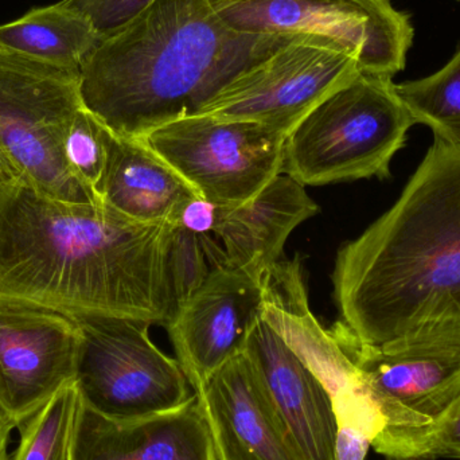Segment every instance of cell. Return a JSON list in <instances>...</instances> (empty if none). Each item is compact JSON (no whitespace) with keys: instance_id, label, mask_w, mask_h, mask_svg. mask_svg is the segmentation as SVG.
Listing matches in <instances>:
<instances>
[{"instance_id":"1","label":"cell","mask_w":460,"mask_h":460,"mask_svg":"<svg viewBox=\"0 0 460 460\" xmlns=\"http://www.w3.org/2000/svg\"><path fill=\"white\" fill-rule=\"evenodd\" d=\"M175 233L18 178L0 188V305L166 326L177 307Z\"/></svg>"},{"instance_id":"2","label":"cell","mask_w":460,"mask_h":460,"mask_svg":"<svg viewBox=\"0 0 460 460\" xmlns=\"http://www.w3.org/2000/svg\"><path fill=\"white\" fill-rule=\"evenodd\" d=\"M342 323L381 345L460 314V147L434 140L396 204L343 243L332 273Z\"/></svg>"},{"instance_id":"3","label":"cell","mask_w":460,"mask_h":460,"mask_svg":"<svg viewBox=\"0 0 460 460\" xmlns=\"http://www.w3.org/2000/svg\"><path fill=\"white\" fill-rule=\"evenodd\" d=\"M296 37L234 31L210 0H156L84 62L81 100L113 135L145 139L199 113L233 78Z\"/></svg>"},{"instance_id":"4","label":"cell","mask_w":460,"mask_h":460,"mask_svg":"<svg viewBox=\"0 0 460 460\" xmlns=\"http://www.w3.org/2000/svg\"><path fill=\"white\" fill-rule=\"evenodd\" d=\"M415 124L394 77L361 72L286 137L281 174L303 186L385 180Z\"/></svg>"},{"instance_id":"5","label":"cell","mask_w":460,"mask_h":460,"mask_svg":"<svg viewBox=\"0 0 460 460\" xmlns=\"http://www.w3.org/2000/svg\"><path fill=\"white\" fill-rule=\"evenodd\" d=\"M81 70L0 48V153L21 180L73 204L102 202L70 172L62 146L78 111Z\"/></svg>"},{"instance_id":"6","label":"cell","mask_w":460,"mask_h":460,"mask_svg":"<svg viewBox=\"0 0 460 460\" xmlns=\"http://www.w3.org/2000/svg\"><path fill=\"white\" fill-rule=\"evenodd\" d=\"M329 332L377 405L384 429L423 426L459 394L460 314L426 322L381 345L362 342L341 321Z\"/></svg>"},{"instance_id":"7","label":"cell","mask_w":460,"mask_h":460,"mask_svg":"<svg viewBox=\"0 0 460 460\" xmlns=\"http://www.w3.org/2000/svg\"><path fill=\"white\" fill-rule=\"evenodd\" d=\"M81 332L77 383L86 405L118 420L182 407L194 396L180 362L151 341L147 322L75 318Z\"/></svg>"},{"instance_id":"8","label":"cell","mask_w":460,"mask_h":460,"mask_svg":"<svg viewBox=\"0 0 460 460\" xmlns=\"http://www.w3.org/2000/svg\"><path fill=\"white\" fill-rule=\"evenodd\" d=\"M230 29L243 34L315 35L337 43L362 73L394 77L412 48L410 15L392 0H210Z\"/></svg>"},{"instance_id":"9","label":"cell","mask_w":460,"mask_h":460,"mask_svg":"<svg viewBox=\"0 0 460 460\" xmlns=\"http://www.w3.org/2000/svg\"><path fill=\"white\" fill-rule=\"evenodd\" d=\"M145 139L202 199L232 208L281 174L286 137L253 121L191 115Z\"/></svg>"},{"instance_id":"10","label":"cell","mask_w":460,"mask_h":460,"mask_svg":"<svg viewBox=\"0 0 460 460\" xmlns=\"http://www.w3.org/2000/svg\"><path fill=\"white\" fill-rule=\"evenodd\" d=\"M359 73L356 57L337 43L300 35L233 78L196 115L253 121L287 137Z\"/></svg>"},{"instance_id":"11","label":"cell","mask_w":460,"mask_h":460,"mask_svg":"<svg viewBox=\"0 0 460 460\" xmlns=\"http://www.w3.org/2000/svg\"><path fill=\"white\" fill-rule=\"evenodd\" d=\"M81 332L53 311L0 305V415L18 429L77 377Z\"/></svg>"},{"instance_id":"12","label":"cell","mask_w":460,"mask_h":460,"mask_svg":"<svg viewBox=\"0 0 460 460\" xmlns=\"http://www.w3.org/2000/svg\"><path fill=\"white\" fill-rule=\"evenodd\" d=\"M261 310V283L232 267L213 268L202 286L178 303L167 332L194 394L243 353Z\"/></svg>"},{"instance_id":"13","label":"cell","mask_w":460,"mask_h":460,"mask_svg":"<svg viewBox=\"0 0 460 460\" xmlns=\"http://www.w3.org/2000/svg\"><path fill=\"white\" fill-rule=\"evenodd\" d=\"M261 315L310 367L332 396L337 423L380 415L356 367L308 307L299 257H281L261 280Z\"/></svg>"},{"instance_id":"14","label":"cell","mask_w":460,"mask_h":460,"mask_svg":"<svg viewBox=\"0 0 460 460\" xmlns=\"http://www.w3.org/2000/svg\"><path fill=\"white\" fill-rule=\"evenodd\" d=\"M196 394L218 460H305L243 351Z\"/></svg>"},{"instance_id":"15","label":"cell","mask_w":460,"mask_h":460,"mask_svg":"<svg viewBox=\"0 0 460 460\" xmlns=\"http://www.w3.org/2000/svg\"><path fill=\"white\" fill-rule=\"evenodd\" d=\"M70 460H218L199 397L169 412L118 420L80 399Z\"/></svg>"},{"instance_id":"16","label":"cell","mask_w":460,"mask_h":460,"mask_svg":"<svg viewBox=\"0 0 460 460\" xmlns=\"http://www.w3.org/2000/svg\"><path fill=\"white\" fill-rule=\"evenodd\" d=\"M243 353L256 367L305 460H334L337 419L332 396L310 367L260 315Z\"/></svg>"},{"instance_id":"17","label":"cell","mask_w":460,"mask_h":460,"mask_svg":"<svg viewBox=\"0 0 460 460\" xmlns=\"http://www.w3.org/2000/svg\"><path fill=\"white\" fill-rule=\"evenodd\" d=\"M318 213L319 205L305 186L279 174L251 201L218 207L215 235L229 267L261 283L267 270L281 259L289 234Z\"/></svg>"},{"instance_id":"18","label":"cell","mask_w":460,"mask_h":460,"mask_svg":"<svg viewBox=\"0 0 460 460\" xmlns=\"http://www.w3.org/2000/svg\"><path fill=\"white\" fill-rule=\"evenodd\" d=\"M97 196L127 217L172 226H178L183 209L201 197L146 139L121 137L112 132Z\"/></svg>"},{"instance_id":"19","label":"cell","mask_w":460,"mask_h":460,"mask_svg":"<svg viewBox=\"0 0 460 460\" xmlns=\"http://www.w3.org/2000/svg\"><path fill=\"white\" fill-rule=\"evenodd\" d=\"M102 40L88 18L61 2L0 24V48L64 69L81 70Z\"/></svg>"},{"instance_id":"20","label":"cell","mask_w":460,"mask_h":460,"mask_svg":"<svg viewBox=\"0 0 460 460\" xmlns=\"http://www.w3.org/2000/svg\"><path fill=\"white\" fill-rule=\"evenodd\" d=\"M416 124L429 127L434 140L460 147V49L434 75L396 84Z\"/></svg>"},{"instance_id":"21","label":"cell","mask_w":460,"mask_h":460,"mask_svg":"<svg viewBox=\"0 0 460 460\" xmlns=\"http://www.w3.org/2000/svg\"><path fill=\"white\" fill-rule=\"evenodd\" d=\"M80 399L75 381L54 394L18 427L21 438L10 460H70Z\"/></svg>"},{"instance_id":"22","label":"cell","mask_w":460,"mask_h":460,"mask_svg":"<svg viewBox=\"0 0 460 460\" xmlns=\"http://www.w3.org/2000/svg\"><path fill=\"white\" fill-rule=\"evenodd\" d=\"M372 447L394 460L460 459V392L429 423L410 429H384Z\"/></svg>"},{"instance_id":"23","label":"cell","mask_w":460,"mask_h":460,"mask_svg":"<svg viewBox=\"0 0 460 460\" xmlns=\"http://www.w3.org/2000/svg\"><path fill=\"white\" fill-rule=\"evenodd\" d=\"M110 137V129L84 107L73 119L62 146L70 172L97 199L107 167Z\"/></svg>"},{"instance_id":"24","label":"cell","mask_w":460,"mask_h":460,"mask_svg":"<svg viewBox=\"0 0 460 460\" xmlns=\"http://www.w3.org/2000/svg\"><path fill=\"white\" fill-rule=\"evenodd\" d=\"M172 270L177 305L199 289L213 270L199 235L182 226L175 233Z\"/></svg>"},{"instance_id":"25","label":"cell","mask_w":460,"mask_h":460,"mask_svg":"<svg viewBox=\"0 0 460 460\" xmlns=\"http://www.w3.org/2000/svg\"><path fill=\"white\" fill-rule=\"evenodd\" d=\"M154 2L156 0H61L65 7L88 18L102 38L128 24Z\"/></svg>"},{"instance_id":"26","label":"cell","mask_w":460,"mask_h":460,"mask_svg":"<svg viewBox=\"0 0 460 460\" xmlns=\"http://www.w3.org/2000/svg\"><path fill=\"white\" fill-rule=\"evenodd\" d=\"M217 209V205L199 197L183 209L177 226H182L199 235H215Z\"/></svg>"},{"instance_id":"27","label":"cell","mask_w":460,"mask_h":460,"mask_svg":"<svg viewBox=\"0 0 460 460\" xmlns=\"http://www.w3.org/2000/svg\"><path fill=\"white\" fill-rule=\"evenodd\" d=\"M13 427L0 415V460H10L8 456V440Z\"/></svg>"},{"instance_id":"28","label":"cell","mask_w":460,"mask_h":460,"mask_svg":"<svg viewBox=\"0 0 460 460\" xmlns=\"http://www.w3.org/2000/svg\"><path fill=\"white\" fill-rule=\"evenodd\" d=\"M18 175L13 172V167L5 161L4 156L0 153V188L18 180Z\"/></svg>"}]
</instances>
